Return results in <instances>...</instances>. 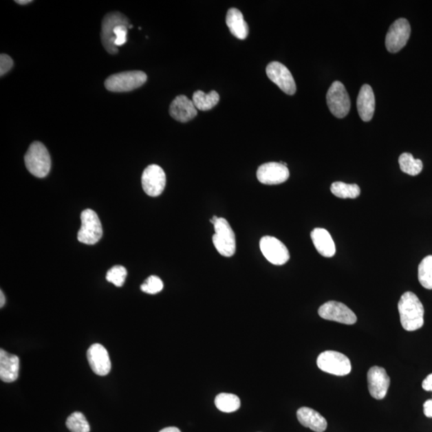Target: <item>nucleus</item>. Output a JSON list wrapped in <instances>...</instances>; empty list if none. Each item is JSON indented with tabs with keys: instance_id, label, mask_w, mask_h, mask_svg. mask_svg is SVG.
<instances>
[{
	"instance_id": "f257e3e1",
	"label": "nucleus",
	"mask_w": 432,
	"mask_h": 432,
	"mask_svg": "<svg viewBox=\"0 0 432 432\" xmlns=\"http://www.w3.org/2000/svg\"><path fill=\"white\" fill-rule=\"evenodd\" d=\"M400 322L407 332L418 330L424 326V308L416 294L407 292L401 296L398 303Z\"/></svg>"
},
{
	"instance_id": "f03ea898",
	"label": "nucleus",
	"mask_w": 432,
	"mask_h": 432,
	"mask_svg": "<svg viewBox=\"0 0 432 432\" xmlns=\"http://www.w3.org/2000/svg\"><path fill=\"white\" fill-rule=\"evenodd\" d=\"M24 161L29 173L36 177L44 178L50 173L51 157L46 147L41 142H34L29 147Z\"/></svg>"
},
{
	"instance_id": "7ed1b4c3",
	"label": "nucleus",
	"mask_w": 432,
	"mask_h": 432,
	"mask_svg": "<svg viewBox=\"0 0 432 432\" xmlns=\"http://www.w3.org/2000/svg\"><path fill=\"white\" fill-rule=\"evenodd\" d=\"M146 73L130 71L114 74L105 80V87L112 92H127L137 89L147 82Z\"/></svg>"
},
{
	"instance_id": "20e7f679",
	"label": "nucleus",
	"mask_w": 432,
	"mask_h": 432,
	"mask_svg": "<svg viewBox=\"0 0 432 432\" xmlns=\"http://www.w3.org/2000/svg\"><path fill=\"white\" fill-rule=\"evenodd\" d=\"M215 235L213 241L218 252L225 257H230L235 253L237 244L232 227L224 218H219L214 224Z\"/></svg>"
},
{
	"instance_id": "39448f33",
	"label": "nucleus",
	"mask_w": 432,
	"mask_h": 432,
	"mask_svg": "<svg viewBox=\"0 0 432 432\" xmlns=\"http://www.w3.org/2000/svg\"><path fill=\"white\" fill-rule=\"evenodd\" d=\"M317 366L324 372L337 376H345L352 371L349 359L341 352L326 351L318 356Z\"/></svg>"
},
{
	"instance_id": "423d86ee",
	"label": "nucleus",
	"mask_w": 432,
	"mask_h": 432,
	"mask_svg": "<svg viewBox=\"0 0 432 432\" xmlns=\"http://www.w3.org/2000/svg\"><path fill=\"white\" fill-rule=\"evenodd\" d=\"M82 225L78 233V240L80 243L93 245L100 241L102 235V228L97 214L91 209H86L81 214Z\"/></svg>"
},
{
	"instance_id": "0eeeda50",
	"label": "nucleus",
	"mask_w": 432,
	"mask_h": 432,
	"mask_svg": "<svg viewBox=\"0 0 432 432\" xmlns=\"http://www.w3.org/2000/svg\"><path fill=\"white\" fill-rule=\"evenodd\" d=\"M327 104L332 115L338 119L345 118L349 113L350 97L341 82L335 81L329 88L327 93Z\"/></svg>"
},
{
	"instance_id": "6e6552de",
	"label": "nucleus",
	"mask_w": 432,
	"mask_h": 432,
	"mask_svg": "<svg viewBox=\"0 0 432 432\" xmlns=\"http://www.w3.org/2000/svg\"><path fill=\"white\" fill-rule=\"evenodd\" d=\"M125 24L129 26V21L125 14L120 12H113L106 14L102 22L101 41L105 50L111 55H115L119 52L115 45L116 36L114 30L117 26Z\"/></svg>"
},
{
	"instance_id": "1a4fd4ad",
	"label": "nucleus",
	"mask_w": 432,
	"mask_h": 432,
	"mask_svg": "<svg viewBox=\"0 0 432 432\" xmlns=\"http://www.w3.org/2000/svg\"><path fill=\"white\" fill-rule=\"evenodd\" d=\"M411 35V26L406 19H397L389 28L387 33L385 45L387 50L396 53L404 48Z\"/></svg>"
},
{
	"instance_id": "9d476101",
	"label": "nucleus",
	"mask_w": 432,
	"mask_h": 432,
	"mask_svg": "<svg viewBox=\"0 0 432 432\" xmlns=\"http://www.w3.org/2000/svg\"><path fill=\"white\" fill-rule=\"evenodd\" d=\"M318 315L324 320L352 325L357 321L356 314L340 302L328 301L318 309Z\"/></svg>"
},
{
	"instance_id": "9b49d317",
	"label": "nucleus",
	"mask_w": 432,
	"mask_h": 432,
	"mask_svg": "<svg viewBox=\"0 0 432 432\" xmlns=\"http://www.w3.org/2000/svg\"><path fill=\"white\" fill-rule=\"evenodd\" d=\"M267 76L286 94L292 96L296 91V82L291 72L283 63L274 61L266 68Z\"/></svg>"
},
{
	"instance_id": "f8f14e48",
	"label": "nucleus",
	"mask_w": 432,
	"mask_h": 432,
	"mask_svg": "<svg viewBox=\"0 0 432 432\" xmlns=\"http://www.w3.org/2000/svg\"><path fill=\"white\" fill-rule=\"evenodd\" d=\"M259 247L264 257L277 266L285 264L290 259L288 248L276 237H263L260 240Z\"/></svg>"
},
{
	"instance_id": "ddd939ff",
	"label": "nucleus",
	"mask_w": 432,
	"mask_h": 432,
	"mask_svg": "<svg viewBox=\"0 0 432 432\" xmlns=\"http://www.w3.org/2000/svg\"><path fill=\"white\" fill-rule=\"evenodd\" d=\"M142 186L147 195L156 197L162 193L166 186L164 171L156 164H151L144 171L142 175Z\"/></svg>"
},
{
	"instance_id": "4468645a",
	"label": "nucleus",
	"mask_w": 432,
	"mask_h": 432,
	"mask_svg": "<svg viewBox=\"0 0 432 432\" xmlns=\"http://www.w3.org/2000/svg\"><path fill=\"white\" fill-rule=\"evenodd\" d=\"M257 179L260 183L266 185L281 184L289 178V170L287 164L271 163L263 164L257 170Z\"/></svg>"
},
{
	"instance_id": "2eb2a0df",
	"label": "nucleus",
	"mask_w": 432,
	"mask_h": 432,
	"mask_svg": "<svg viewBox=\"0 0 432 432\" xmlns=\"http://www.w3.org/2000/svg\"><path fill=\"white\" fill-rule=\"evenodd\" d=\"M368 390L376 400L385 399L390 387V377L385 368L374 366L367 372Z\"/></svg>"
},
{
	"instance_id": "dca6fc26",
	"label": "nucleus",
	"mask_w": 432,
	"mask_h": 432,
	"mask_svg": "<svg viewBox=\"0 0 432 432\" xmlns=\"http://www.w3.org/2000/svg\"><path fill=\"white\" fill-rule=\"evenodd\" d=\"M87 360L91 370L98 376H107L111 371L110 356L106 348L100 343H95L89 347L87 351Z\"/></svg>"
},
{
	"instance_id": "f3484780",
	"label": "nucleus",
	"mask_w": 432,
	"mask_h": 432,
	"mask_svg": "<svg viewBox=\"0 0 432 432\" xmlns=\"http://www.w3.org/2000/svg\"><path fill=\"white\" fill-rule=\"evenodd\" d=\"M169 113L174 120L181 122L193 120L198 114L193 100L183 95L176 97L171 102Z\"/></svg>"
},
{
	"instance_id": "a211bd4d",
	"label": "nucleus",
	"mask_w": 432,
	"mask_h": 432,
	"mask_svg": "<svg viewBox=\"0 0 432 432\" xmlns=\"http://www.w3.org/2000/svg\"><path fill=\"white\" fill-rule=\"evenodd\" d=\"M376 99L370 85H363L357 97V110L363 121L371 120L374 116Z\"/></svg>"
},
{
	"instance_id": "6ab92c4d",
	"label": "nucleus",
	"mask_w": 432,
	"mask_h": 432,
	"mask_svg": "<svg viewBox=\"0 0 432 432\" xmlns=\"http://www.w3.org/2000/svg\"><path fill=\"white\" fill-rule=\"evenodd\" d=\"M296 415L299 423L314 431L323 432L327 428L326 419L310 407H301L297 411Z\"/></svg>"
},
{
	"instance_id": "aec40b11",
	"label": "nucleus",
	"mask_w": 432,
	"mask_h": 432,
	"mask_svg": "<svg viewBox=\"0 0 432 432\" xmlns=\"http://www.w3.org/2000/svg\"><path fill=\"white\" fill-rule=\"evenodd\" d=\"M19 357L0 350V379L5 382H12L18 379Z\"/></svg>"
},
{
	"instance_id": "412c9836",
	"label": "nucleus",
	"mask_w": 432,
	"mask_h": 432,
	"mask_svg": "<svg viewBox=\"0 0 432 432\" xmlns=\"http://www.w3.org/2000/svg\"><path fill=\"white\" fill-rule=\"evenodd\" d=\"M311 237L314 246L323 257L331 258L335 255L336 252L335 243L326 229H314L311 233Z\"/></svg>"
},
{
	"instance_id": "4be33fe9",
	"label": "nucleus",
	"mask_w": 432,
	"mask_h": 432,
	"mask_svg": "<svg viewBox=\"0 0 432 432\" xmlns=\"http://www.w3.org/2000/svg\"><path fill=\"white\" fill-rule=\"evenodd\" d=\"M226 23L230 33L239 39H245L248 36V25L241 12L237 8H230L226 17Z\"/></svg>"
},
{
	"instance_id": "5701e85b",
	"label": "nucleus",
	"mask_w": 432,
	"mask_h": 432,
	"mask_svg": "<svg viewBox=\"0 0 432 432\" xmlns=\"http://www.w3.org/2000/svg\"><path fill=\"white\" fill-rule=\"evenodd\" d=\"M193 101L196 109L209 111L218 105L219 95L215 91L204 93L202 91H196L193 97Z\"/></svg>"
},
{
	"instance_id": "b1692460",
	"label": "nucleus",
	"mask_w": 432,
	"mask_h": 432,
	"mask_svg": "<svg viewBox=\"0 0 432 432\" xmlns=\"http://www.w3.org/2000/svg\"><path fill=\"white\" fill-rule=\"evenodd\" d=\"M215 404L217 409L225 413H232L237 411L241 402L237 396L230 393H220L215 397Z\"/></svg>"
},
{
	"instance_id": "393cba45",
	"label": "nucleus",
	"mask_w": 432,
	"mask_h": 432,
	"mask_svg": "<svg viewBox=\"0 0 432 432\" xmlns=\"http://www.w3.org/2000/svg\"><path fill=\"white\" fill-rule=\"evenodd\" d=\"M399 164L402 173L411 176L419 175L423 170V162L415 160L411 153H402L399 158Z\"/></svg>"
},
{
	"instance_id": "a878e982",
	"label": "nucleus",
	"mask_w": 432,
	"mask_h": 432,
	"mask_svg": "<svg viewBox=\"0 0 432 432\" xmlns=\"http://www.w3.org/2000/svg\"><path fill=\"white\" fill-rule=\"evenodd\" d=\"M334 195L341 199H356L360 195V186L357 184H347L343 182H335L331 186Z\"/></svg>"
},
{
	"instance_id": "bb28decb",
	"label": "nucleus",
	"mask_w": 432,
	"mask_h": 432,
	"mask_svg": "<svg viewBox=\"0 0 432 432\" xmlns=\"http://www.w3.org/2000/svg\"><path fill=\"white\" fill-rule=\"evenodd\" d=\"M418 279L422 286L432 290V255L425 257L420 263Z\"/></svg>"
},
{
	"instance_id": "cd10ccee",
	"label": "nucleus",
	"mask_w": 432,
	"mask_h": 432,
	"mask_svg": "<svg viewBox=\"0 0 432 432\" xmlns=\"http://www.w3.org/2000/svg\"><path fill=\"white\" fill-rule=\"evenodd\" d=\"M66 425L72 432H90V425L81 412H74L68 417Z\"/></svg>"
},
{
	"instance_id": "c85d7f7f",
	"label": "nucleus",
	"mask_w": 432,
	"mask_h": 432,
	"mask_svg": "<svg viewBox=\"0 0 432 432\" xmlns=\"http://www.w3.org/2000/svg\"><path fill=\"white\" fill-rule=\"evenodd\" d=\"M127 274V272L126 268L125 267L120 266V265H117V266L111 268L109 271L107 272L106 279L108 282L120 288L124 285Z\"/></svg>"
},
{
	"instance_id": "c756f323",
	"label": "nucleus",
	"mask_w": 432,
	"mask_h": 432,
	"mask_svg": "<svg viewBox=\"0 0 432 432\" xmlns=\"http://www.w3.org/2000/svg\"><path fill=\"white\" fill-rule=\"evenodd\" d=\"M164 288V283L160 278L155 276H151L147 278L145 282L142 284L140 289L145 293L155 294L159 293Z\"/></svg>"
},
{
	"instance_id": "7c9ffc66",
	"label": "nucleus",
	"mask_w": 432,
	"mask_h": 432,
	"mask_svg": "<svg viewBox=\"0 0 432 432\" xmlns=\"http://www.w3.org/2000/svg\"><path fill=\"white\" fill-rule=\"evenodd\" d=\"M130 26V25H129ZM129 26L121 24V25L117 26L114 30V35L116 36L115 45L118 47L124 45L127 42V29Z\"/></svg>"
},
{
	"instance_id": "2f4dec72",
	"label": "nucleus",
	"mask_w": 432,
	"mask_h": 432,
	"mask_svg": "<svg viewBox=\"0 0 432 432\" xmlns=\"http://www.w3.org/2000/svg\"><path fill=\"white\" fill-rule=\"evenodd\" d=\"M13 67L12 58L6 54H2L0 56V76H3L5 74H7Z\"/></svg>"
},
{
	"instance_id": "473e14b6",
	"label": "nucleus",
	"mask_w": 432,
	"mask_h": 432,
	"mask_svg": "<svg viewBox=\"0 0 432 432\" xmlns=\"http://www.w3.org/2000/svg\"><path fill=\"white\" fill-rule=\"evenodd\" d=\"M424 413L429 418H432V400H426L424 402Z\"/></svg>"
},
{
	"instance_id": "72a5a7b5",
	"label": "nucleus",
	"mask_w": 432,
	"mask_h": 432,
	"mask_svg": "<svg viewBox=\"0 0 432 432\" xmlns=\"http://www.w3.org/2000/svg\"><path fill=\"white\" fill-rule=\"evenodd\" d=\"M422 387L426 391H432V374L426 377V379L422 382Z\"/></svg>"
},
{
	"instance_id": "f704fd0d",
	"label": "nucleus",
	"mask_w": 432,
	"mask_h": 432,
	"mask_svg": "<svg viewBox=\"0 0 432 432\" xmlns=\"http://www.w3.org/2000/svg\"><path fill=\"white\" fill-rule=\"evenodd\" d=\"M160 432H181V431L179 429L175 428V426H169V428L162 429Z\"/></svg>"
},
{
	"instance_id": "c9c22d12",
	"label": "nucleus",
	"mask_w": 432,
	"mask_h": 432,
	"mask_svg": "<svg viewBox=\"0 0 432 432\" xmlns=\"http://www.w3.org/2000/svg\"><path fill=\"white\" fill-rule=\"evenodd\" d=\"M5 304V296L3 292H0V307H3Z\"/></svg>"
},
{
	"instance_id": "e433bc0d",
	"label": "nucleus",
	"mask_w": 432,
	"mask_h": 432,
	"mask_svg": "<svg viewBox=\"0 0 432 432\" xmlns=\"http://www.w3.org/2000/svg\"><path fill=\"white\" fill-rule=\"evenodd\" d=\"M17 3L18 4H21V5H26L28 3H31L32 1H31V0H17V1H16Z\"/></svg>"
}]
</instances>
